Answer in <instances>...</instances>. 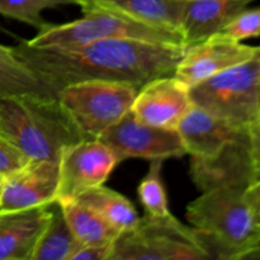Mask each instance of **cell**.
Returning a JSON list of instances; mask_svg holds the SVG:
<instances>
[{"mask_svg":"<svg viewBox=\"0 0 260 260\" xmlns=\"http://www.w3.org/2000/svg\"><path fill=\"white\" fill-rule=\"evenodd\" d=\"M58 164L30 160L25 167L4 178L0 212L28 210L56 202Z\"/></svg>","mask_w":260,"mask_h":260,"instance_id":"cell-12","label":"cell"},{"mask_svg":"<svg viewBox=\"0 0 260 260\" xmlns=\"http://www.w3.org/2000/svg\"><path fill=\"white\" fill-rule=\"evenodd\" d=\"M99 140L111 147L119 162L126 159L165 161L187 155L177 129L150 126L139 121L131 112L107 129Z\"/></svg>","mask_w":260,"mask_h":260,"instance_id":"cell-9","label":"cell"},{"mask_svg":"<svg viewBox=\"0 0 260 260\" xmlns=\"http://www.w3.org/2000/svg\"><path fill=\"white\" fill-rule=\"evenodd\" d=\"M194 228L170 215H145L131 230L119 234L109 260H210Z\"/></svg>","mask_w":260,"mask_h":260,"instance_id":"cell-5","label":"cell"},{"mask_svg":"<svg viewBox=\"0 0 260 260\" xmlns=\"http://www.w3.org/2000/svg\"><path fill=\"white\" fill-rule=\"evenodd\" d=\"M0 134L29 160L50 161L83 140L57 98L37 95L0 96Z\"/></svg>","mask_w":260,"mask_h":260,"instance_id":"cell-3","label":"cell"},{"mask_svg":"<svg viewBox=\"0 0 260 260\" xmlns=\"http://www.w3.org/2000/svg\"><path fill=\"white\" fill-rule=\"evenodd\" d=\"M248 136L254 180H256L260 179V119L249 127Z\"/></svg>","mask_w":260,"mask_h":260,"instance_id":"cell-26","label":"cell"},{"mask_svg":"<svg viewBox=\"0 0 260 260\" xmlns=\"http://www.w3.org/2000/svg\"><path fill=\"white\" fill-rule=\"evenodd\" d=\"M30 160L10 142L3 134H0V177H8L18 172Z\"/></svg>","mask_w":260,"mask_h":260,"instance_id":"cell-25","label":"cell"},{"mask_svg":"<svg viewBox=\"0 0 260 260\" xmlns=\"http://www.w3.org/2000/svg\"><path fill=\"white\" fill-rule=\"evenodd\" d=\"M57 98V91L17 57L12 46L0 45V96Z\"/></svg>","mask_w":260,"mask_h":260,"instance_id":"cell-18","label":"cell"},{"mask_svg":"<svg viewBox=\"0 0 260 260\" xmlns=\"http://www.w3.org/2000/svg\"><path fill=\"white\" fill-rule=\"evenodd\" d=\"M50 217L51 203L0 212V260H32Z\"/></svg>","mask_w":260,"mask_h":260,"instance_id":"cell-15","label":"cell"},{"mask_svg":"<svg viewBox=\"0 0 260 260\" xmlns=\"http://www.w3.org/2000/svg\"><path fill=\"white\" fill-rule=\"evenodd\" d=\"M12 48L58 93L69 84L93 79L126 81L141 88L160 76L173 75L185 45L111 38L71 48L33 47L20 41Z\"/></svg>","mask_w":260,"mask_h":260,"instance_id":"cell-1","label":"cell"},{"mask_svg":"<svg viewBox=\"0 0 260 260\" xmlns=\"http://www.w3.org/2000/svg\"><path fill=\"white\" fill-rule=\"evenodd\" d=\"M111 38H139L154 42L184 45L177 30L146 24L104 10L83 12V17L63 24H47L25 42L41 48H71Z\"/></svg>","mask_w":260,"mask_h":260,"instance_id":"cell-7","label":"cell"},{"mask_svg":"<svg viewBox=\"0 0 260 260\" xmlns=\"http://www.w3.org/2000/svg\"><path fill=\"white\" fill-rule=\"evenodd\" d=\"M192 103L240 129L260 119V47L258 52L189 88Z\"/></svg>","mask_w":260,"mask_h":260,"instance_id":"cell-4","label":"cell"},{"mask_svg":"<svg viewBox=\"0 0 260 260\" xmlns=\"http://www.w3.org/2000/svg\"><path fill=\"white\" fill-rule=\"evenodd\" d=\"M260 46L236 42L226 36H211L201 42L185 46L184 53L173 75L192 88L258 52Z\"/></svg>","mask_w":260,"mask_h":260,"instance_id":"cell-10","label":"cell"},{"mask_svg":"<svg viewBox=\"0 0 260 260\" xmlns=\"http://www.w3.org/2000/svg\"><path fill=\"white\" fill-rule=\"evenodd\" d=\"M79 245H113L119 234L99 215L80 201L57 202Z\"/></svg>","mask_w":260,"mask_h":260,"instance_id":"cell-19","label":"cell"},{"mask_svg":"<svg viewBox=\"0 0 260 260\" xmlns=\"http://www.w3.org/2000/svg\"><path fill=\"white\" fill-rule=\"evenodd\" d=\"M189 174L200 192L225 184L249 185L254 182L248 131L213 156L190 157Z\"/></svg>","mask_w":260,"mask_h":260,"instance_id":"cell-13","label":"cell"},{"mask_svg":"<svg viewBox=\"0 0 260 260\" xmlns=\"http://www.w3.org/2000/svg\"><path fill=\"white\" fill-rule=\"evenodd\" d=\"M112 245H79L70 260H109Z\"/></svg>","mask_w":260,"mask_h":260,"instance_id":"cell-27","label":"cell"},{"mask_svg":"<svg viewBox=\"0 0 260 260\" xmlns=\"http://www.w3.org/2000/svg\"><path fill=\"white\" fill-rule=\"evenodd\" d=\"M161 169L162 161L160 160L150 161L149 170L137 188V194L145 210V215L154 216V217H164L170 215Z\"/></svg>","mask_w":260,"mask_h":260,"instance_id":"cell-22","label":"cell"},{"mask_svg":"<svg viewBox=\"0 0 260 260\" xmlns=\"http://www.w3.org/2000/svg\"><path fill=\"white\" fill-rule=\"evenodd\" d=\"M139 89L126 81L93 79L61 88L57 101L83 139H99L131 112Z\"/></svg>","mask_w":260,"mask_h":260,"instance_id":"cell-6","label":"cell"},{"mask_svg":"<svg viewBox=\"0 0 260 260\" xmlns=\"http://www.w3.org/2000/svg\"><path fill=\"white\" fill-rule=\"evenodd\" d=\"M248 184H225L201 192L187 206L188 222L211 259L241 260L260 246V234L245 200Z\"/></svg>","mask_w":260,"mask_h":260,"instance_id":"cell-2","label":"cell"},{"mask_svg":"<svg viewBox=\"0 0 260 260\" xmlns=\"http://www.w3.org/2000/svg\"><path fill=\"white\" fill-rule=\"evenodd\" d=\"M245 200L253 215L254 223L260 234V179L254 180L245 189Z\"/></svg>","mask_w":260,"mask_h":260,"instance_id":"cell-28","label":"cell"},{"mask_svg":"<svg viewBox=\"0 0 260 260\" xmlns=\"http://www.w3.org/2000/svg\"><path fill=\"white\" fill-rule=\"evenodd\" d=\"M3 185H4V177H0V197H2Z\"/></svg>","mask_w":260,"mask_h":260,"instance_id":"cell-30","label":"cell"},{"mask_svg":"<svg viewBox=\"0 0 260 260\" xmlns=\"http://www.w3.org/2000/svg\"><path fill=\"white\" fill-rule=\"evenodd\" d=\"M187 155L206 159L218 154L226 145L248 129H240L192 104L177 127Z\"/></svg>","mask_w":260,"mask_h":260,"instance_id":"cell-14","label":"cell"},{"mask_svg":"<svg viewBox=\"0 0 260 260\" xmlns=\"http://www.w3.org/2000/svg\"><path fill=\"white\" fill-rule=\"evenodd\" d=\"M81 12L104 10L179 32L185 0H74ZM180 33V32H179Z\"/></svg>","mask_w":260,"mask_h":260,"instance_id":"cell-17","label":"cell"},{"mask_svg":"<svg viewBox=\"0 0 260 260\" xmlns=\"http://www.w3.org/2000/svg\"><path fill=\"white\" fill-rule=\"evenodd\" d=\"M76 200L98 212L118 234L131 230L140 221L134 203L123 194L104 185L88 190Z\"/></svg>","mask_w":260,"mask_h":260,"instance_id":"cell-20","label":"cell"},{"mask_svg":"<svg viewBox=\"0 0 260 260\" xmlns=\"http://www.w3.org/2000/svg\"><path fill=\"white\" fill-rule=\"evenodd\" d=\"M78 246L60 205L51 203V217L38 240L32 260H70Z\"/></svg>","mask_w":260,"mask_h":260,"instance_id":"cell-21","label":"cell"},{"mask_svg":"<svg viewBox=\"0 0 260 260\" xmlns=\"http://www.w3.org/2000/svg\"><path fill=\"white\" fill-rule=\"evenodd\" d=\"M253 0H185L179 32L185 46L218 35Z\"/></svg>","mask_w":260,"mask_h":260,"instance_id":"cell-16","label":"cell"},{"mask_svg":"<svg viewBox=\"0 0 260 260\" xmlns=\"http://www.w3.org/2000/svg\"><path fill=\"white\" fill-rule=\"evenodd\" d=\"M220 33L236 42H243L249 38H259L260 8H254V9L245 8L241 10L226 24V27Z\"/></svg>","mask_w":260,"mask_h":260,"instance_id":"cell-24","label":"cell"},{"mask_svg":"<svg viewBox=\"0 0 260 260\" xmlns=\"http://www.w3.org/2000/svg\"><path fill=\"white\" fill-rule=\"evenodd\" d=\"M68 4L74 0H0V15L41 29L47 24L42 17L45 10Z\"/></svg>","mask_w":260,"mask_h":260,"instance_id":"cell-23","label":"cell"},{"mask_svg":"<svg viewBox=\"0 0 260 260\" xmlns=\"http://www.w3.org/2000/svg\"><path fill=\"white\" fill-rule=\"evenodd\" d=\"M246 259L260 260V246H258V248H255V249H253V250H250L249 253H246L245 255H244V258L241 260H246Z\"/></svg>","mask_w":260,"mask_h":260,"instance_id":"cell-29","label":"cell"},{"mask_svg":"<svg viewBox=\"0 0 260 260\" xmlns=\"http://www.w3.org/2000/svg\"><path fill=\"white\" fill-rule=\"evenodd\" d=\"M119 160L99 139H83L69 145L58 157L56 202L73 201L104 185Z\"/></svg>","mask_w":260,"mask_h":260,"instance_id":"cell-8","label":"cell"},{"mask_svg":"<svg viewBox=\"0 0 260 260\" xmlns=\"http://www.w3.org/2000/svg\"><path fill=\"white\" fill-rule=\"evenodd\" d=\"M192 104L189 86L174 75H167L154 79L139 89L131 113L150 126L177 129Z\"/></svg>","mask_w":260,"mask_h":260,"instance_id":"cell-11","label":"cell"}]
</instances>
